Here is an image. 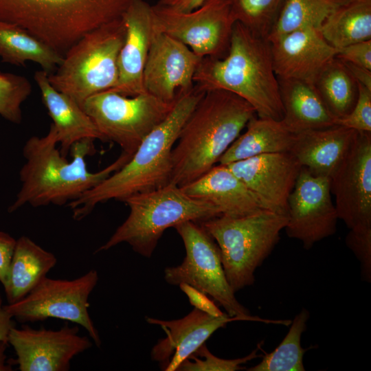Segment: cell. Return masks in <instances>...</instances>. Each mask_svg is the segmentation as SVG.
Instances as JSON below:
<instances>
[{
	"instance_id": "obj_1",
	"label": "cell",
	"mask_w": 371,
	"mask_h": 371,
	"mask_svg": "<svg viewBox=\"0 0 371 371\" xmlns=\"http://www.w3.org/2000/svg\"><path fill=\"white\" fill-rule=\"evenodd\" d=\"M93 141L87 139L74 144L69 161L57 148L52 124L45 135L29 138L23 148L25 163L19 172L21 187L8 212L25 205L37 207L68 204L120 169L132 156L122 152L106 168L90 172L86 157L93 153Z\"/></svg>"
},
{
	"instance_id": "obj_2",
	"label": "cell",
	"mask_w": 371,
	"mask_h": 371,
	"mask_svg": "<svg viewBox=\"0 0 371 371\" xmlns=\"http://www.w3.org/2000/svg\"><path fill=\"white\" fill-rule=\"evenodd\" d=\"M204 93L194 87L180 95L168 115L144 138L126 164L67 204L73 218H84L99 203L110 200L123 201L137 193L168 185L172 173L175 144Z\"/></svg>"
},
{
	"instance_id": "obj_3",
	"label": "cell",
	"mask_w": 371,
	"mask_h": 371,
	"mask_svg": "<svg viewBox=\"0 0 371 371\" xmlns=\"http://www.w3.org/2000/svg\"><path fill=\"white\" fill-rule=\"evenodd\" d=\"M194 83L203 92L223 89L240 96L253 106L259 117L276 120L283 117L271 42L239 22L234 25L227 55L223 58H202Z\"/></svg>"
},
{
	"instance_id": "obj_4",
	"label": "cell",
	"mask_w": 371,
	"mask_h": 371,
	"mask_svg": "<svg viewBox=\"0 0 371 371\" xmlns=\"http://www.w3.org/2000/svg\"><path fill=\"white\" fill-rule=\"evenodd\" d=\"M256 115L249 102L232 92H205L172 149L169 183L182 187L206 173Z\"/></svg>"
},
{
	"instance_id": "obj_5",
	"label": "cell",
	"mask_w": 371,
	"mask_h": 371,
	"mask_svg": "<svg viewBox=\"0 0 371 371\" xmlns=\"http://www.w3.org/2000/svg\"><path fill=\"white\" fill-rule=\"evenodd\" d=\"M131 0H0V20L64 56L91 30L121 18Z\"/></svg>"
},
{
	"instance_id": "obj_6",
	"label": "cell",
	"mask_w": 371,
	"mask_h": 371,
	"mask_svg": "<svg viewBox=\"0 0 371 371\" xmlns=\"http://www.w3.org/2000/svg\"><path fill=\"white\" fill-rule=\"evenodd\" d=\"M129 214L95 253L126 243L137 254L150 258L164 232L186 221L201 222L221 216L214 205L190 196L172 183L126 198Z\"/></svg>"
},
{
	"instance_id": "obj_7",
	"label": "cell",
	"mask_w": 371,
	"mask_h": 371,
	"mask_svg": "<svg viewBox=\"0 0 371 371\" xmlns=\"http://www.w3.org/2000/svg\"><path fill=\"white\" fill-rule=\"evenodd\" d=\"M287 220V214L262 209L198 222L216 243L226 278L234 293L254 284L256 269L278 243Z\"/></svg>"
},
{
	"instance_id": "obj_8",
	"label": "cell",
	"mask_w": 371,
	"mask_h": 371,
	"mask_svg": "<svg viewBox=\"0 0 371 371\" xmlns=\"http://www.w3.org/2000/svg\"><path fill=\"white\" fill-rule=\"evenodd\" d=\"M126 29L122 18L87 33L65 53L48 80L82 107L89 97L113 88Z\"/></svg>"
},
{
	"instance_id": "obj_9",
	"label": "cell",
	"mask_w": 371,
	"mask_h": 371,
	"mask_svg": "<svg viewBox=\"0 0 371 371\" xmlns=\"http://www.w3.org/2000/svg\"><path fill=\"white\" fill-rule=\"evenodd\" d=\"M174 228L181 236L186 256L183 262L164 270L168 284L186 283L210 295L222 306L226 313L238 320L262 321L251 316L236 299L226 278L220 249L207 232L198 222H183Z\"/></svg>"
},
{
	"instance_id": "obj_10",
	"label": "cell",
	"mask_w": 371,
	"mask_h": 371,
	"mask_svg": "<svg viewBox=\"0 0 371 371\" xmlns=\"http://www.w3.org/2000/svg\"><path fill=\"white\" fill-rule=\"evenodd\" d=\"M175 101L165 102L148 92L127 97L106 90L89 97L82 108L104 142L111 141L122 152L133 155L144 138L168 115Z\"/></svg>"
},
{
	"instance_id": "obj_11",
	"label": "cell",
	"mask_w": 371,
	"mask_h": 371,
	"mask_svg": "<svg viewBox=\"0 0 371 371\" xmlns=\"http://www.w3.org/2000/svg\"><path fill=\"white\" fill-rule=\"evenodd\" d=\"M98 278L95 269L73 280L46 276L23 299L8 304L5 308L13 318L22 323L56 318L80 325L100 347V335L88 311L89 297Z\"/></svg>"
},
{
	"instance_id": "obj_12",
	"label": "cell",
	"mask_w": 371,
	"mask_h": 371,
	"mask_svg": "<svg viewBox=\"0 0 371 371\" xmlns=\"http://www.w3.org/2000/svg\"><path fill=\"white\" fill-rule=\"evenodd\" d=\"M153 27L188 46L201 58H224L235 21L229 0H206L181 12L157 3L151 5Z\"/></svg>"
},
{
	"instance_id": "obj_13",
	"label": "cell",
	"mask_w": 371,
	"mask_h": 371,
	"mask_svg": "<svg viewBox=\"0 0 371 371\" xmlns=\"http://www.w3.org/2000/svg\"><path fill=\"white\" fill-rule=\"evenodd\" d=\"M287 216L284 229L288 236L300 240L306 249L333 236L339 218L330 179L313 175L302 167L289 196Z\"/></svg>"
},
{
	"instance_id": "obj_14",
	"label": "cell",
	"mask_w": 371,
	"mask_h": 371,
	"mask_svg": "<svg viewBox=\"0 0 371 371\" xmlns=\"http://www.w3.org/2000/svg\"><path fill=\"white\" fill-rule=\"evenodd\" d=\"M330 184L339 219L349 229L371 228V133L357 131Z\"/></svg>"
},
{
	"instance_id": "obj_15",
	"label": "cell",
	"mask_w": 371,
	"mask_h": 371,
	"mask_svg": "<svg viewBox=\"0 0 371 371\" xmlns=\"http://www.w3.org/2000/svg\"><path fill=\"white\" fill-rule=\"evenodd\" d=\"M8 343L14 348L13 361L21 371H67L71 359L91 347L86 336L78 335V326L59 330L13 327Z\"/></svg>"
},
{
	"instance_id": "obj_16",
	"label": "cell",
	"mask_w": 371,
	"mask_h": 371,
	"mask_svg": "<svg viewBox=\"0 0 371 371\" xmlns=\"http://www.w3.org/2000/svg\"><path fill=\"white\" fill-rule=\"evenodd\" d=\"M201 59L181 42L153 27L143 74L146 92L175 102L194 88V76Z\"/></svg>"
},
{
	"instance_id": "obj_17",
	"label": "cell",
	"mask_w": 371,
	"mask_h": 371,
	"mask_svg": "<svg viewBox=\"0 0 371 371\" xmlns=\"http://www.w3.org/2000/svg\"><path fill=\"white\" fill-rule=\"evenodd\" d=\"M264 208L287 214V203L302 166L289 153L260 155L226 165Z\"/></svg>"
},
{
	"instance_id": "obj_18",
	"label": "cell",
	"mask_w": 371,
	"mask_h": 371,
	"mask_svg": "<svg viewBox=\"0 0 371 371\" xmlns=\"http://www.w3.org/2000/svg\"><path fill=\"white\" fill-rule=\"evenodd\" d=\"M146 320L161 326L166 333V337L152 348L151 359L165 371H177L179 366L215 331L238 319L225 313L212 316L194 308L181 319L161 320L146 317Z\"/></svg>"
},
{
	"instance_id": "obj_19",
	"label": "cell",
	"mask_w": 371,
	"mask_h": 371,
	"mask_svg": "<svg viewBox=\"0 0 371 371\" xmlns=\"http://www.w3.org/2000/svg\"><path fill=\"white\" fill-rule=\"evenodd\" d=\"M269 41L273 68L278 78L313 83L338 52L315 28L298 29Z\"/></svg>"
},
{
	"instance_id": "obj_20",
	"label": "cell",
	"mask_w": 371,
	"mask_h": 371,
	"mask_svg": "<svg viewBox=\"0 0 371 371\" xmlns=\"http://www.w3.org/2000/svg\"><path fill=\"white\" fill-rule=\"evenodd\" d=\"M126 29L118 60V79L109 89L127 97L146 92L143 74L153 32L151 5L144 0H131L121 16Z\"/></svg>"
},
{
	"instance_id": "obj_21",
	"label": "cell",
	"mask_w": 371,
	"mask_h": 371,
	"mask_svg": "<svg viewBox=\"0 0 371 371\" xmlns=\"http://www.w3.org/2000/svg\"><path fill=\"white\" fill-rule=\"evenodd\" d=\"M357 131L340 125L295 134L290 153L316 176L329 179L350 150Z\"/></svg>"
},
{
	"instance_id": "obj_22",
	"label": "cell",
	"mask_w": 371,
	"mask_h": 371,
	"mask_svg": "<svg viewBox=\"0 0 371 371\" xmlns=\"http://www.w3.org/2000/svg\"><path fill=\"white\" fill-rule=\"evenodd\" d=\"M181 188L190 196L216 206L221 215L243 216L265 209L256 196L226 165H215Z\"/></svg>"
},
{
	"instance_id": "obj_23",
	"label": "cell",
	"mask_w": 371,
	"mask_h": 371,
	"mask_svg": "<svg viewBox=\"0 0 371 371\" xmlns=\"http://www.w3.org/2000/svg\"><path fill=\"white\" fill-rule=\"evenodd\" d=\"M34 80L53 121L52 124L55 129L62 155L67 157L74 144L83 139L104 142L91 117L74 99L52 86L47 72L43 70L36 71Z\"/></svg>"
},
{
	"instance_id": "obj_24",
	"label": "cell",
	"mask_w": 371,
	"mask_h": 371,
	"mask_svg": "<svg viewBox=\"0 0 371 371\" xmlns=\"http://www.w3.org/2000/svg\"><path fill=\"white\" fill-rule=\"evenodd\" d=\"M283 117L281 122L293 133L336 125V117L328 110L313 82L278 78Z\"/></svg>"
},
{
	"instance_id": "obj_25",
	"label": "cell",
	"mask_w": 371,
	"mask_h": 371,
	"mask_svg": "<svg viewBox=\"0 0 371 371\" xmlns=\"http://www.w3.org/2000/svg\"><path fill=\"white\" fill-rule=\"evenodd\" d=\"M56 257L26 236L16 240L8 278L3 286L8 304L26 296L56 265Z\"/></svg>"
},
{
	"instance_id": "obj_26",
	"label": "cell",
	"mask_w": 371,
	"mask_h": 371,
	"mask_svg": "<svg viewBox=\"0 0 371 371\" xmlns=\"http://www.w3.org/2000/svg\"><path fill=\"white\" fill-rule=\"evenodd\" d=\"M245 128L221 157L219 164L227 165L264 154L290 152L295 139V134L281 120L256 115Z\"/></svg>"
},
{
	"instance_id": "obj_27",
	"label": "cell",
	"mask_w": 371,
	"mask_h": 371,
	"mask_svg": "<svg viewBox=\"0 0 371 371\" xmlns=\"http://www.w3.org/2000/svg\"><path fill=\"white\" fill-rule=\"evenodd\" d=\"M0 57L2 62L18 66L34 62L48 74L54 72L63 59V56L23 27L1 20Z\"/></svg>"
},
{
	"instance_id": "obj_28",
	"label": "cell",
	"mask_w": 371,
	"mask_h": 371,
	"mask_svg": "<svg viewBox=\"0 0 371 371\" xmlns=\"http://www.w3.org/2000/svg\"><path fill=\"white\" fill-rule=\"evenodd\" d=\"M324 38L337 50L371 39V0H352L332 13L319 28Z\"/></svg>"
},
{
	"instance_id": "obj_29",
	"label": "cell",
	"mask_w": 371,
	"mask_h": 371,
	"mask_svg": "<svg viewBox=\"0 0 371 371\" xmlns=\"http://www.w3.org/2000/svg\"><path fill=\"white\" fill-rule=\"evenodd\" d=\"M313 85L336 119L348 114L358 97L357 81L344 62L336 56L324 67Z\"/></svg>"
},
{
	"instance_id": "obj_30",
	"label": "cell",
	"mask_w": 371,
	"mask_h": 371,
	"mask_svg": "<svg viewBox=\"0 0 371 371\" xmlns=\"http://www.w3.org/2000/svg\"><path fill=\"white\" fill-rule=\"evenodd\" d=\"M352 0H286L267 38L302 28L319 30L326 19L339 7Z\"/></svg>"
},
{
	"instance_id": "obj_31",
	"label": "cell",
	"mask_w": 371,
	"mask_h": 371,
	"mask_svg": "<svg viewBox=\"0 0 371 371\" xmlns=\"http://www.w3.org/2000/svg\"><path fill=\"white\" fill-rule=\"evenodd\" d=\"M309 313L305 309L295 315L290 329L278 347L266 354L257 365L249 371H304V350L301 345L302 333L306 328Z\"/></svg>"
},
{
	"instance_id": "obj_32",
	"label": "cell",
	"mask_w": 371,
	"mask_h": 371,
	"mask_svg": "<svg viewBox=\"0 0 371 371\" xmlns=\"http://www.w3.org/2000/svg\"><path fill=\"white\" fill-rule=\"evenodd\" d=\"M286 0H229L236 22L267 37Z\"/></svg>"
},
{
	"instance_id": "obj_33",
	"label": "cell",
	"mask_w": 371,
	"mask_h": 371,
	"mask_svg": "<svg viewBox=\"0 0 371 371\" xmlns=\"http://www.w3.org/2000/svg\"><path fill=\"white\" fill-rule=\"evenodd\" d=\"M31 92L32 85L26 78L0 71V115L19 124L22 120L21 104Z\"/></svg>"
},
{
	"instance_id": "obj_34",
	"label": "cell",
	"mask_w": 371,
	"mask_h": 371,
	"mask_svg": "<svg viewBox=\"0 0 371 371\" xmlns=\"http://www.w3.org/2000/svg\"><path fill=\"white\" fill-rule=\"evenodd\" d=\"M258 348L244 357L225 359L212 354L205 344H203L179 366L177 371L240 370L244 368L243 364L260 356L258 355Z\"/></svg>"
},
{
	"instance_id": "obj_35",
	"label": "cell",
	"mask_w": 371,
	"mask_h": 371,
	"mask_svg": "<svg viewBox=\"0 0 371 371\" xmlns=\"http://www.w3.org/2000/svg\"><path fill=\"white\" fill-rule=\"evenodd\" d=\"M336 125L371 133V90L358 84V97L351 111L336 120Z\"/></svg>"
},
{
	"instance_id": "obj_36",
	"label": "cell",
	"mask_w": 371,
	"mask_h": 371,
	"mask_svg": "<svg viewBox=\"0 0 371 371\" xmlns=\"http://www.w3.org/2000/svg\"><path fill=\"white\" fill-rule=\"evenodd\" d=\"M347 247L360 262L363 280H371V228L350 229L345 239Z\"/></svg>"
},
{
	"instance_id": "obj_37",
	"label": "cell",
	"mask_w": 371,
	"mask_h": 371,
	"mask_svg": "<svg viewBox=\"0 0 371 371\" xmlns=\"http://www.w3.org/2000/svg\"><path fill=\"white\" fill-rule=\"evenodd\" d=\"M336 57L344 62L371 70V39L339 49Z\"/></svg>"
},
{
	"instance_id": "obj_38",
	"label": "cell",
	"mask_w": 371,
	"mask_h": 371,
	"mask_svg": "<svg viewBox=\"0 0 371 371\" xmlns=\"http://www.w3.org/2000/svg\"><path fill=\"white\" fill-rule=\"evenodd\" d=\"M179 286L195 308L215 317L224 313L207 294L186 283H181Z\"/></svg>"
},
{
	"instance_id": "obj_39",
	"label": "cell",
	"mask_w": 371,
	"mask_h": 371,
	"mask_svg": "<svg viewBox=\"0 0 371 371\" xmlns=\"http://www.w3.org/2000/svg\"><path fill=\"white\" fill-rule=\"evenodd\" d=\"M16 240L9 234L0 232V282L5 284Z\"/></svg>"
},
{
	"instance_id": "obj_40",
	"label": "cell",
	"mask_w": 371,
	"mask_h": 371,
	"mask_svg": "<svg viewBox=\"0 0 371 371\" xmlns=\"http://www.w3.org/2000/svg\"><path fill=\"white\" fill-rule=\"evenodd\" d=\"M344 63L357 84L371 90V70L349 63Z\"/></svg>"
},
{
	"instance_id": "obj_41",
	"label": "cell",
	"mask_w": 371,
	"mask_h": 371,
	"mask_svg": "<svg viewBox=\"0 0 371 371\" xmlns=\"http://www.w3.org/2000/svg\"><path fill=\"white\" fill-rule=\"evenodd\" d=\"M13 317L6 311L5 305L0 294V341H8V336L11 329L14 327L12 322Z\"/></svg>"
},
{
	"instance_id": "obj_42",
	"label": "cell",
	"mask_w": 371,
	"mask_h": 371,
	"mask_svg": "<svg viewBox=\"0 0 371 371\" xmlns=\"http://www.w3.org/2000/svg\"><path fill=\"white\" fill-rule=\"evenodd\" d=\"M206 0H159L157 3L181 12H190L201 6Z\"/></svg>"
},
{
	"instance_id": "obj_43",
	"label": "cell",
	"mask_w": 371,
	"mask_h": 371,
	"mask_svg": "<svg viewBox=\"0 0 371 371\" xmlns=\"http://www.w3.org/2000/svg\"><path fill=\"white\" fill-rule=\"evenodd\" d=\"M8 345H10L8 341H0V371H11L13 370L11 365L6 364L7 356L5 350Z\"/></svg>"
}]
</instances>
